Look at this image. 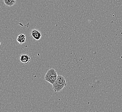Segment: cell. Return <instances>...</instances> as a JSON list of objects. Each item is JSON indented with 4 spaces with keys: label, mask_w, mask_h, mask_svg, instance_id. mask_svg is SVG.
<instances>
[{
    "label": "cell",
    "mask_w": 122,
    "mask_h": 112,
    "mask_svg": "<svg viewBox=\"0 0 122 112\" xmlns=\"http://www.w3.org/2000/svg\"><path fill=\"white\" fill-rule=\"evenodd\" d=\"M67 82L65 78L61 75H58L56 82L52 84V87L54 91L59 92L62 91L67 85Z\"/></svg>",
    "instance_id": "6da1fadb"
},
{
    "label": "cell",
    "mask_w": 122,
    "mask_h": 112,
    "mask_svg": "<svg viewBox=\"0 0 122 112\" xmlns=\"http://www.w3.org/2000/svg\"><path fill=\"white\" fill-rule=\"evenodd\" d=\"M58 75L56 71L53 68H51L47 71L45 75V80L50 84H52L56 82Z\"/></svg>",
    "instance_id": "7a4b0ae2"
},
{
    "label": "cell",
    "mask_w": 122,
    "mask_h": 112,
    "mask_svg": "<svg viewBox=\"0 0 122 112\" xmlns=\"http://www.w3.org/2000/svg\"><path fill=\"white\" fill-rule=\"evenodd\" d=\"M31 35L32 36V37L36 41H39L40 40L42 37L41 33L39 31L36 29L33 30L31 32Z\"/></svg>",
    "instance_id": "3957f363"
},
{
    "label": "cell",
    "mask_w": 122,
    "mask_h": 112,
    "mask_svg": "<svg viewBox=\"0 0 122 112\" xmlns=\"http://www.w3.org/2000/svg\"><path fill=\"white\" fill-rule=\"evenodd\" d=\"M20 61L22 63L28 64L30 62V57L28 55L23 54L20 56Z\"/></svg>",
    "instance_id": "277c9868"
},
{
    "label": "cell",
    "mask_w": 122,
    "mask_h": 112,
    "mask_svg": "<svg viewBox=\"0 0 122 112\" xmlns=\"http://www.w3.org/2000/svg\"><path fill=\"white\" fill-rule=\"evenodd\" d=\"M26 35L24 34H21L19 35L17 38V42L20 44L24 43L26 42Z\"/></svg>",
    "instance_id": "5b68a950"
},
{
    "label": "cell",
    "mask_w": 122,
    "mask_h": 112,
    "mask_svg": "<svg viewBox=\"0 0 122 112\" xmlns=\"http://www.w3.org/2000/svg\"><path fill=\"white\" fill-rule=\"evenodd\" d=\"M5 5L8 7H12L16 3V0H3Z\"/></svg>",
    "instance_id": "8992f818"
}]
</instances>
